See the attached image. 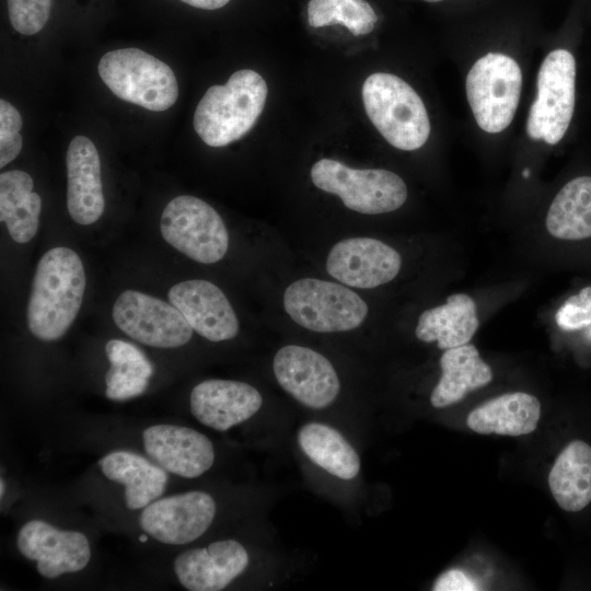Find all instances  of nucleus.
<instances>
[{"mask_svg": "<svg viewBox=\"0 0 591 591\" xmlns=\"http://www.w3.org/2000/svg\"><path fill=\"white\" fill-rule=\"evenodd\" d=\"M85 290L80 256L63 246L54 247L39 259L27 305L30 332L40 340L62 337L76 320Z\"/></svg>", "mask_w": 591, "mask_h": 591, "instance_id": "1", "label": "nucleus"}, {"mask_svg": "<svg viewBox=\"0 0 591 591\" xmlns=\"http://www.w3.org/2000/svg\"><path fill=\"white\" fill-rule=\"evenodd\" d=\"M267 84L254 70L231 74L223 85L210 86L194 114V129L210 147H223L248 132L263 112Z\"/></svg>", "mask_w": 591, "mask_h": 591, "instance_id": "2", "label": "nucleus"}, {"mask_svg": "<svg viewBox=\"0 0 591 591\" xmlns=\"http://www.w3.org/2000/svg\"><path fill=\"white\" fill-rule=\"evenodd\" d=\"M362 100L371 123L393 147L413 151L428 140L430 121L424 102L397 76H369L362 85Z\"/></svg>", "mask_w": 591, "mask_h": 591, "instance_id": "3", "label": "nucleus"}, {"mask_svg": "<svg viewBox=\"0 0 591 591\" xmlns=\"http://www.w3.org/2000/svg\"><path fill=\"white\" fill-rule=\"evenodd\" d=\"M99 74L117 97L149 111H165L178 97V84L172 69L139 48L106 53L100 59Z\"/></svg>", "mask_w": 591, "mask_h": 591, "instance_id": "4", "label": "nucleus"}, {"mask_svg": "<svg viewBox=\"0 0 591 591\" xmlns=\"http://www.w3.org/2000/svg\"><path fill=\"white\" fill-rule=\"evenodd\" d=\"M313 184L337 195L344 205L363 215L394 211L407 199L405 182L382 169H351L333 159H321L311 169Z\"/></svg>", "mask_w": 591, "mask_h": 591, "instance_id": "5", "label": "nucleus"}, {"mask_svg": "<svg viewBox=\"0 0 591 591\" xmlns=\"http://www.w3.org/2000/svg\"><path fill=\"white\" fill-rule=\"evenodd\" d=\"M283 306L293 322L318 333L354 329L368 314L367 303L356 292L316 278H302L289 285Z\"/></svg>", "mask_w": 591, "mask_h": 591, "instance_id": "6", "label": "nucleus"}, {"mask_svg": "<svg viewBox=\"0 0 591 591\" xmlns=\"http://www.w3.org/2000/svg\"><path fill=\"white\" fill-rule=\"evenodd\" d=\"M522 88V72L514 59L489 53L472 66L465 90L477 125L486 132L498 134L512 121Z\"/></svg>", "mask_w": 591, "mask_h": 591, "instance_id": "7", "label": "nucleus"}, {"mask_svg": "<svg viewBox=\"0 0 591 591\" xmlns=\"http://www.w3.org/2000/svg\"><path fill=\"white\" fill-rule=\"evenodd\" d=\"M537 93L531 105L526 132L533 140L556 144L566 134L576 102V61L566 49L551 51L537 74Z\"/></svg>", "mask_w": 591, "mask_h": 591, "instance_id": "8", "label": "nucleus"}, {"mask_svg": "<svg viewBox=\"0 0 591 591\" xmlns=\"http://www.w3.org/2000/svg\"><path fill=\"white\" fill-rule=\"evenodd\" d=\"M160 229L170 245L198 263H217L229 247V234L219 213L194 196L182 195L169 201Z\"/></svg>", "mask_w": 591, "mask_h": 591, "instance_id": "9", "label": "nucleus"}, {"mask_svg": "<svg viewBox=\"0 0 591 591\" xmlns=\"http://www.w3.org/2000/svg\"><path fill=\"white\" fill-rule=\"evenodd\" d=\"M115 324L132 339L157 348L185 345L193 328L171 302L136 290L121 292L112 310Z\"/></svg>", "mask_w": 591, "mask_h": 591, "instance_id": "10", "label": "nucleus"}, {"mask_svg": "<svg viewBox=\"0 0 591 591\" xmlns=\"http://www.w3.org/2000/svg\"><path fill=\"white\" fill-rule=\"evenodd\" d=\"M273 369L279 385L309 408H325L339 393V379L333 364L311 348L297 345L280 348Z\"/></svg>", "mask_w": 591, "mask_h": 591, "instance_id": "11", "label": "nucleus"}, {"mask_svg": "<svg viewBox=\"0 0 591 591\" xmlns=\"http://www.w3.org/2000/svg\"><path fill=\"white\" fill-rule=\"evenodd\" d=\"M216 514L213 498L199 490L157 499L143 508L139 524L157 541L182 545L200 537Z\"/></svg>", "mask_w": 591, "mask_h": 591, "instance_id": "12", "label": "nucleus"}, {"mask_svg": "<svg viewBox=\"0 0 591 591\" xmlns=\"http://www.w3.org/2000/svg\"><path fill=\"white\" fill-rule=\"evenodd\" d=\"M16 545L27 559L35 560L37 571L54 579L86 567L90 543L83 533L59 530L43 520H31L19 531Z\"/></svg>", "mask_w": 591, "mask_h": 591, "instance_id": "13", "label": "nucleus"}, {"mask_svg": "<svg viewBox=\"0 0 591 591\" xmlns=\"http://www.w3.org/2000/svg\"><path fill=\"white\" fill-rule=\"evenodd\" d=\"M402 266L401 255L372 237H349L336 243L328 253L327 273L341 283L374 288L393 280Z\"/></svg>", "mask_w": 591, "mask_h": 591, "instance_id": "14", "label": "nucleus"}, {"mask_svg": "<svg viewBox=\"0 0 591 591\" xmlns=\"http://www.w3.org/2000/svg\"><path fill=\"white\" fill-rule=\"evenodd\" d=\"M169 300L193 331L210 341L232 339L239 333V320L228 298L208 280L178 282L169 290Z\"/></svg>", "mask_w": 591, "mask_h": 591, "instance_id": "15", "label": "nucleus"}, {"mask_svg": "<svg viewBox=\"0 0 591 591\" xmlns=\"http://www.w3.org/2000/svg\"><path fill=\"white\" fill-rule=\"evenodd\" d=\"M146 453L167 473L196 478L213 464L215 449L201 432L182 426L154 425L142 432Z\"/></svg>", "mask_w": 591, "mask_h": 591, "instance_id": "16", "label": "nucleus"}, {"mask_svg": "<svg viewBox=\"0 0 591 591\" xmlns=\"http://www.w3.org/2000/svg\"><path fill=\"white\" fill-rule=\"evenodd\" d=\"M262 404L263 397L254 386L233 380H206L189 396L193 416L217 431H227L250 419Z\"/></svg>", "mask_w": 591, "mask_h": 591, "instance_id": "17", "label": "nucleus"}, {"mask_svg": "<svg viewBox=\"0 0 591 591\" xmlns=\"http://www.w3.org/2000/svg\"><path fill=\"white\" fill-rule=\"evenodd\" d=\"M248 560L241 543L217 541L205 548L181 553L174 560V571L189 591H219L246 569Z\"/></svg>", "mask_w": 591, "mask_h": 591, "instance_id": "18", "label": "nucleus"}, {"mask_svg": "<svg viewBox=\"0 0 591 591\" xmlns=\"http://www.w3.org/2000/svg\"><path fill=\"white\" fill-rule=\"evenodd\" d=\"M66 165L69 215L79 224H92L105 208L101 161L94 143L88 137H74L67 150Z\"/></svg>", "mask_w": 591, "mask_h": 591, "instance_id": "19", "label": "nucleus"}, {"mask_svg": "<svg viewBox=\"0 0 591 591\" xmlns=\"http://www.w3.org/2000/svg\"><path fill=\"white\" fill-rule=\"evenodd\" d=\"M541 417L540 401L524 392L506 393L474 408L466 418L480 434L518 437L535 430Z\"/></svg>", "mask_w": 591, "mask_h": 591, "instance_id": "20", "label": "nucleus"}, {"mask_svg": "<svg viewBox=\"0 0 591 591\" xmlns=\"http://www.w3.org/2000/svg\"><path fill=\"white\" fill-rule=\"evenodd\" d=\"M99 465L108 479L125 486V503L131 510L157 500L167 483L165 470L130 451L111 452L99 461Z\"/></svg>", "mask_w": 591, "mask_h": 591, "instance_id": "21", "label": "nucleus"}, {"mask_svg": "<svg viewBox=\"0 0 591 591\" xmlns=\"http://www.w3.org/2000/svg\"><path fill=\"white\" fill-rule=\"evenodd\" d=\"M478 325L475 301L465 293H455L444 304L422 312L415 334L419 340L437 341L440 349L447 350L468 344Z\"/></svg>", "mask_w": 591, "mask_h": 591, "instance_id": "22", "label": "nucleus"}, {"mask_svg": "<svg viewBox=\"0 0 591 591\" xmlns=\"http://www.w3.org/2000/svg\"><path fill=\"white\" fill-rule=\"evenodd\" d=\"M440 367L442 374L430 396L431 405L436 408L457 403L467 393L487 385L493 380L490 367L471 344L444 350Z\"/></svg>", "mask_w": 591, "mask_h": 591, "instance_id": "23", "label": "nucleus"}, {"mask_svg": "<svg viewBox=\"0 0 591 591\" xmlns=\"http://www.w3.org/2000/svg\"><path fill=\"white\" fill-rule=\"evenodd\" d=\"M548 485L563 510L586 508L591 502V447L581 440L569 442L551 468Z\"/></svg>", "mask_w": 591, "mask_h": 591, "instance_id": "24", "label": "nucleus"}, {"mask_svg": "<svg viewBox=\"0 0 591 591\" xmlns=\"http://www.w3.org/2000/svg\"><path fill=\"white\" fill-rule=\"evenodd\" d=\"M42 200L33 192V179L24 171L0 174V220L16 243L31 241L38 230Z\"/></svg>", "mask_w": 591, "mask_h": 591, "instance_id": "25", "label": "nucleus"}, {"mask_svg": "<svg viewBox=\"0 0 591 591\" xmlns=\"http://www.w3.org/2000/svg\"><path fill=\"white\" fill-rule=\"evenodd\" d=\"M546 229L560 240L591 237V176L576 177L557 193L546 216Z\"/></svg>", "mask_w": 591, "mask_h": 591, "instance_id": "26", "label": "nucleus"}, {"mask_svg": "<svg viewBox=\"0 0 591 591\" xmlns=\"http://www.w3.org/2000/svg\"><path fill=\"white\" fill-rule=\"evenodd\" d=\"M298 442L308 457L327 473L346 480L358 475V453L333 427L321 422L305 424L298 432Z\"/></svg>", "mask_w": 591, "mask_h": 591, "instance_id": "27", "label": "nucleus"}, {"mask_svg": "<svg viewBox=\"0 0 591 591\" xmlns=\"http://www.w3.org/2000/svg\"><path fill=\"white\" fill-rule=\"evenodd\" d=\"M308 21L312 27L341 24L359 36L373 31L378 16L364 0H310Z\"/></svg>", "mask_w": 591, "mask_h": 591, "instance_id": "28", "label": "nucleus"}, {"mask_svg": "<svg viewBox=\"0 0 591 591\" xmlns=\"http://www.w3.org/2000/svg\"><path fill=\"white\" fill-rule=\"evenodd\" d=\"M53 0H7L11 25L24 35L38 33L49 18Z\"/></svg>", "mask_w": 591, "mask_h": 591, "instance_id": "29", "label": "nucleus"}, {"mask_svg": "<svg viewBox=\"0 0 591 591\" xmlns=\"http://www.w3.org/2000/svg\"><path fill=\"white\" fill-rule=\"evenodd\" d=\"M22 117L5 100H0V167L13 161L22 150Z\"/></svg>", "mask_w": 591, "mask_h": 591, "instance_id": "30", "label": "nucleus"}, {"mask_svg": "<svg viewBox=\"0 0 591 591\" xmlns=\"http://www.w3.org/2000/svg\"><path fill=\"white\" fill-rule=\"evenodd\" d=\"M556 324L564 331L582 329L591 325V287L568 298L555 314Z\"/></svg>", "mask_w": 591, "mask_h": 591, "instance_id": "31", "label": "nucleus"}, {"mask_svg": "<svg viewBox=\"0 0 591 591\" xmlns=\"http://www.w3.org/2000/svg\"><path fill=\"white\" fill-rule=\"evenodd\" d=\"M106 397L112 401H126L141 395L148 387L149 380L121 373L109 367L105 375Z\"/></svg>", "mask_w": 591, "mask_h": 591, "instance_id": "32", "label": "nucleus"}, {"mask_svg": "<svg viewBox=\"0 0 591 591\" xmlns=\"http://www.w3.org/2000/svg\"><path fill=\"white\" fill-rule=\"evenodd\" d=\"M105 351L111 363H121L147 358L140 348L119 339L108 340Z\"/></svg>", "mask_w": 591, "mask_h": 591, "instance_id": "33", "label": "nucleus"}, {"mask_svg": "<svg viewBox=\"0 0 591 591\" xmlns=\"http://www.w3.org/2000/svg\"><path fill=\"white\" fill-rule=\"evenodd\" d=\"M476 584L459 569H451L442 573L433 583L434 591H471L477 590Z\"/></svg>", "mask_w": 591, "mask_h": 591, "instance_id": "34", "label": "nucleus"}, {"mask_svg": "<svg viewBox=\"0 0 591 591\" xmlns=\"http://www.w3.org/2000/svg\"><path fill=\"white\" fill-rule=\"evenodd\" d=\"M192 7L202 10H217L224 7L230 0H181Z\"/></svg>", "mask_w": 591, "mask_h": 591, "instance_id": "35", "label": "nucleus"}, {"mask_svg": "<svg viewBox=\"0 0 591 591\" xmlns=\"http://www.w3.org/2000/svg\"><path fill=\"white\" fill-rule=\"evenodd\" d=\"M0 482H1V483H0V485H1V490H0V495H1V498H2V496H3V494H4V489H5V487H4V482H3V479H2V478H1V480H0Z\"/></svg>", "mask_w": 591, "mask_h": 591, "instance_id": "36", "label": "nucleus"}, {"mask_svg": "<svg viewBox=\"0 0 591 591\" xmlns=\"http://www.w3.org/2000/svg\"><path fill=\"white\" fill-rule=\"evenodd\" d=\"M139 540H140L141 542H146V541L148 540V536L144 535V534H142V535L139 536Z\"/></svg>", "mask_w": 591, "mask_h": 591, "instance_id": "37", "label": "nucleus"}, {"mask_svg": "<svg viewBox=\"0 0 591 591\" xmlns=\"http://www.w3.org/2000/svg\"><path fill=\"white\" fill-rule=\"evenodd\" d=\"M424 1H427V2H431V3H432V2H440V1H442V0H424Z\"/></svg>", "mask_w": 591, "mask_h": 591, "instance_id": "38", "label": "nucleus"}]
</instances>
